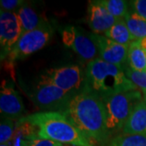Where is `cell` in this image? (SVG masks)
Here are the masks:
<instances>
[{"label":"cell","mask_w":146,"mask_h":146,"mask_svg":"<svg viewBox=\"0 0 146 146\" xmlns=\"http://www.w3.org/2000/svg\"><path fill=\"white\" fill-rule=\"evenodd\" d=\"M59 113L65 115L91 141L103 146L109 142L104 103L88 89L72 96Z\"/></svg>","instance_id":"1"},{"label":"cell","mask_w":146,"mask_h":146,"mask_svg":"<svg viewBox=\"0 0 146 146\" xmlns=\"http://www.w3.org/2000/svg\"><path fill=\"white\" fill-rule=\"evenodd\" d=\"M84 89L104 100L138 88L126 76L123 68L97 58L88 63L85 69Z\"/></svg>","instance_id":"2"},{"label":"cell","mask_w":146,"mask_h":146,"mask_svg":"<svg viewBox=\"0 0 146 146\" xmlns=\"http://www.w3.org/2000/svg\"><path fill=\"white\" fill-rule=\"evenodd\" d=\"M21 120L36 126L42 139L72 146H94V141L85 136L62 113L41 111L26 115Z\"/></svg>","instance_id":"3"},{"label":"cell","mask_w":146,"mask_h":146,"mask_svg":"<svg viewBox=\"0 0 146 146\" xmlns=\"http://www.w3.org/2000/svg\"><path fill=\"white\" fill-rule=\"evenodd\" d=\"M142 94L139 89L116 94L102 100L106 109V131L109 137L123 130L136 106L142 101Z\"/></svg>","instance_id":"4"},{"label":"cell","mask_w":146,"mask_h":146,"mask_svg":"<svg viewBox=\"0 0 146 146\" xmlns=\"http://www.w3.org/2000/svg\"><path fill=\"white\" fill-rule=\"evenodd\" d=\"M53 34L54 29L49 22L33 31L23 33L7 58L2 61L4 68L14 78L16 62L23 60L42 50L50 41Z\"/></svg>","instance_id":"5"},{"label":"cell","mask_w":146,"mask_h":146,"mask_svg":"<svg viewBox=\"0 0 146 146\" xmlns=\"http://www.w3.org/2000/svg\"><path fill=\"white\" fill-rule=\"evenodd\" d=\"M24 89L34 105L42 111L59 112L73 96L59 89L43 74L36 82Z\"/></svg>","instance_id":"6"},{"label":"cell","mask_w":146,"mask_h":146,"mask_svg":"<svg viewBox=\"0 0 146 146\" xmlns=\"http://www.w3.org/2000/svg\"><path fill=\"white\" fill-rule=\"evenodd\" d=\"M43 75L59 89L73 95L85 88V71L76 64L50 68Z\"/></svg>","instance_id":"7"},{"label":"cell","mask_w":146,"mask_h":146,"mask_svg":"<svg viewBox=\"0 0 146 146\" xmlns=\"http://www.w3.org/2000/svg\"><path fill=\"white\" fill-rule=\"evenodd\" d=\"M21 26L16 12L0 11V57L3 61L19 41Z\"/></svg>","instance_id":"8"},{"label":"cell","mask_w":146,"mask_h":146,"mask_svg":"<svg viewBox=\"0 0 146 146\" xmlns=\"http://www.w3.org/2000/svg\"><path fill=\"white\" fill-rule=\"evenodd\" d=\"M62 40L65 46L71 48L85 62L90 63L98 55L92 39L76 27H65L62 30Z\"/></svg>","instance_id":"9"},{"label":"cell","mask_w":146,"mask_h":146,"mask_svg":"<svg viewBox=\"0 0 146 146\" xmlns=\"http://www.w3.org/2000/svg\"><path fill=\"white\" fill-rule=\"evenodd\" d=\"M89 37L96 45L99 58L106 63L124 68L127 65L128 46L121 45L102 34L90 33Z\"/></svg>","instance_id":"10"},{"label":"cell","mask_w":146,"mask_h":146,"mask_svg":"<svg viewBox=\"0 0 146 146\" xmlns=\"http://www.w3.org/2000/svg\"><path fill=\"white\" fill-rule=\"evenodd\" d=\"M0 110L1 116L11 119L18 120L24 117L25 106L21 97L10 80H3L0 90Z\"/></svg>","instance_id":"11"},{"label":"cell","mask_w":146,"mask_h":146,"mask_svg":"<svg viewBox=\"0 0 146 146\" xmlns=\"http://www.w3.org/2000/svg\"><path fill=\"white\" fill-rule=\"evenodd\" d=\"M117 20L110 14L100 0L89 2L87 21L94 33H105L115 25Z\"/></svg>","instance_id":"12"},{"label":"cell","mask_w":146,"mask_h":146,"mask_svg":"<svg viewBox=\"0 0 146 146\" xmlns=\"http://www.w3.org/2000/svg\"><path fill=\"white\" fill-rule=\"evenodd\" d=\"M16 14L21 23L22 34L27 32L33 31L48 22L46 19L39 14L29 3H24L16 11Z\"/></svg>","instance_id":"13"},{"label":"cell","mask_w":146,"mask_h":146,"mask_svg":"<svg viewBox=\"0 0 146 146\" xmlns=\"http://www.w3.org/2000/svg\"><path fill=\"white\" fill-rule=\"evenodd\" d=\"M122 131L124 134L146 135V102L144 100L136 105Z\"/></svg>","instance_id":"14"},{"label":"cell","mask_w":146,"mask_h":146,"mask_svg":"<svg viewBox=\"0 0 146 146\" xmlns=\"http://www.w3.org/2000/svg\"><path fill=\"white\" fill-rule=\"evenodd\" d=\"M38 136V129L32 123L19 119L16 122V128L11 139V146H29Z\"/></svg>","instance_id":"15"},{"label":"cell","mask_w":146,"mask_h":146,"mask_svg":"<svg viewBox=\"0 0 146 146\" xmlns=\"http://www.w3.org/2000/svg\"><path fill=\"white\" fill-rule=\"evenodd\" d=\"M127 66L136 72H146V51L139 40L133 41L128 46Z\"/></svg>","instance_id":"16"},{"label":"cell","mask_w":146,"mask_h":146,"mask_svg":"<svg viewBox=\"0 0 146 146\" xmlns=\"http://www.w3.org/2000/svg\"><path fill=\"white\" fill-rule=\"evenodd\" d=\"M104 36L121 45L129 46L135 41L126 25L124 19H118L116 23L104 33Z\"/></svg>","instance_id":"17"},{"label":"cell","mask_w":146,"mask_h":146,"mask_svg":"<svg viewBox=\"0 0 146 146\" xmlns=\"http://www.w3.org/2000/svg\"><path fill=\"white\" fill-rule=\"evenodd\" d=\"M124 21L131 34L135 40H141L146 36V21L130 9L124 16Z\"/></svg>","instance_id":"18"},{"label":"cell","mask_w":146,"mask_h":146,"mask_svg":"<svg viewBox=\"0 0 146 146\" xmlns=\"http://www.w3.org/2000/svg\"><path fill=\"white\" fill-rule=\"evenodd\" d=\"M106 146H146V135L122 133L111 138Z\"/></svg>","instance_id":"19"},{"label":"cell","mask_w":146,"mask_h":146,"mask_svg":"<svg viewBox=\"0 0 146 146\" xmlns=\"http://www.w3.org/2000/svg\"><path fill=\"white\" fill-rule=\"evenodd\" d=\"M101 2L110 14L116 19H123L130 11L128 8L130 4L125 0H102Z\"/></svg>","instance_id":"20"},{"label":"cell","mask_w":146,"mask_h":146,"mask_svg":"<svg viewBox=\"0 0 146 146\" xmlns=\"http://www.w3.org/2000/svg\"><path fill=\"white\" fill-rule=\"evenodd\" d=\"M15 128H16V124L14 123V120L7 117L1 116V123H0L1 145L10 144L13 137Z\"/></svg>","instance_id":"21"},{"label":"cell","mask_w":146,"mask_h":146,"mask_svg":"<svg viewBox=\"0 0 146 146\" xmlns=\"http://www.w3.org/2000/svg\"><path fill=\"white\" fill-rule=\"evenodd\" d=\"M123 69L126 76L136 84L138 89H141L144 96V101L146 102V72L134 71L127 65Z\"/></svg>","instance_id":"22"},{"label":"cell","mask_w":146,"mask_h":146,"mask_svg":"<svg viewBox=\"0 0 146 146\" xmlns=\"http://www.w3.org/2000/svg\"><path fill=\"white\" fill-rule=\"evenodd\" d=\"M25 3L22 0H1V10L9 12H16Z\"/></svg>","instance_id":"23"},{"label":"cell","mask_w":146,"mask_h":146,"mask_svg":"<svg viewBox=\"0 0 146 146\" xmlns=\"http://www.w3.org/2000/svg\"><path fill=\"white\" fill-rule=\"evenodd\" d=\"M129 4L131 10L146 21V0L131 1Z\"/></svg>","instance_id":"24"},{"label":"cell","mask_w":146,"mask_h":146,"mask_svg":"<svg viewBox=\"0 0 146 146\" xmlns=\"http://www.w3.org/2000/svg\"><path fill=\"white\" fill-rule=\"evenodd\" d=\"M29 146H63V145L58 142L37 137L34 141H32Z\"/></svg>","instance_id":"25"},{"label":"cell","mask_w":146,"mask_h":146,"mask_svg":"<svg viewBox=\"0 0 146 146\" xmlns=\"http://www.w3.org/2000/svg\"><path fill=\"white\" fill-rule=\"evenodd\" d=\"M139 42H140V44H141V47L146 51V36L145 37H144L143 39H141V40H139Z\"/></svg>","instance_id":"26"},{"label":"cell","mask_w":146,"mask_h":146,"mask_svg":"<svg viewBox=\"0 0 146 146\" xmlns=\"http://www.w3.org/2000/svg\"><path fill=\"white\" fill-rule=\"evenodd\" d=\"M1 146H11L10 144H6V145H1Z\"/></svg>","instance_id":"27"}]
</instances>
